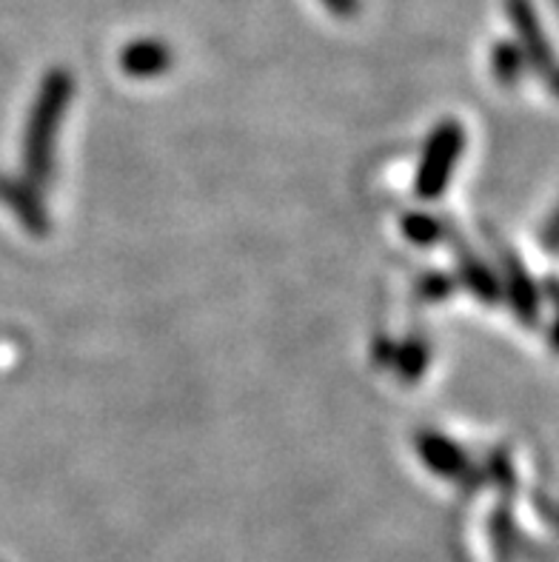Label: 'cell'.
<instances>
[{"mask_svg": "<svg viewBox=\"0 0 559 562\" xmlns=\"http://www.w3.org/2000/svg\"><path fill=\"white\" fill-rule=\"evenodd\" d=\"M71 92H75V80L69 71L52 69L43 78L35 103H32L26 135H23V171H26V183L35 189L46 186L52 178L55 140L69 109Z\"/></svg>", "mask_w": 559, "mask_h": 562, "instance_id": "obj_1", "label": "cell"}, {"mask_svg": "<svg viewBox=\"0 0 559 562\" xmlns=\"http://www.w3.org/2000/svg\"><path fill=\"white\" fill-rule=\"evenodd\" d=\"M466 149V128L457 121H443L432 132L428 143H425L423 164L417 169V180H414V192L423 200H437L446 194L451 175L460 164V155Z\"/></svg>", "mask_w": 559, "mask_h": 562, "instance_id": "obj_2", "label": "cell"}, {"mask_svg": "<svg viewBox=\"0 0 559 562\" xmlns=\"http://www.w3.org/2000/svg\"><path fill=\"white\" fill-rule=\"evenodd\" d=\"M508 14H511V23L514 29L519 32V49L523 55L532 60V66H537L543 75H546L548 83L554 86V52L548 46V37L539 26L537 14H534L532 3L528 0H508Z\"/></svg>", "mask_w": 559, "mask_h": 562, "instance_id": "obj_3", "label": "cell"}, {"mask_svg": "<svg viewBox=\"0 0 559 562\" xmlns=\"http://www.w3.org/2000/svg\"><path fill=\"white\" fill-rule=\"evenodd\" d=\"M171 60H175V52L157 37H137V41L126 43L118 55L123 75L135 80L160 78L171 69Z\"/></svg>", "mask_w": 559, "mask_h": 562, "instance_id": "obj_4", "label": "cell"}, {"mask_svg": "<svg viewBox=\"0 0 559 562\" xmlns=\"http://www.w3.org/2000/svg\"><path fill=\"white\" fill-rule=\"evenodd\" d=\"M0 200L18 214V221L23 223L29 235H49V214H46V206L41 203L35 186L26 183V180L0 178Z\"/></svg>", "mask_w": 559, "mask_h": 562, "instance_id": "obj_5", "label": "cell"}, {"mask_svg": "<svg viewBox=\"0 0 559 562\" xmlns=\"http://www.w3.org/2000/svg\"><path fill=\"white\" fill-rule=\"evenodd\" d=\"M505 294L511 300V308L517 312L519 321L525 326H534L539 314V297H537V285H534L532 274L525 271L523 260L517 255H505Z\"/></svg>", "mask_w": 559, "mask_h": 562, "instance_id": "obj_6", "label": "cell"}, {"mask_svg": "<svg viewBox=\"0 0 559 562\" xmlns=\"http://www.w3.org/2000/svg\"><path fill=\"white\" fill-rule=\"evenodd\" d=\"M417 451L423 457V463L432 471H437V474H443V477H462L468 471V460L460 446L446 440L443 435L423 431L417 437Z\"/></svg>", "mask_w": 559, "mask_h": 562, "instance_id": "obj_7", "label": "cell"}, {"mask_svg": "<svg viewBox=\"0 0 559 562\" xmlns=\"http://www.w3.org/2000/svg\"><path fill=\"white\" fill-rule=\"evenodd\" d=\"M457 263H460V274L468 283V289H471L482 303H496V300H500V292H503L500 280H496L494 274L466 249V246H457Z\"/></svg>", "mask_w": 559, "mask_h": 562, "instance_id": "obj_8", "label": "cell"}, {"mask_svg": "<svg viewBox=\"0 0 559 562\" xmlns=\"http://www.w3.org/2000/svg\"><path fill=\"white\" fill-rule=\"evenodd\" d=\"M428 357H432V351H428V342L420 340V337H411V340H405L400 349H394V360L396 363V374L403 380H409V383H414V380H420L425 374V369H428Z\"/></svg>", "mask_w": 559, "mask_h": 562, "instance_id": "obj_9", "label": "cell"}, {"mask_svg": "<svg viewBox=\"0 0 559 562\" xmlns=\"http://www.w3.org/2000/svg\"><path fill=\"white\" fill-rule=\"evenodd\" d=\"M491 60H494V75L503 80V83L511 86L523 78L525 55L517 43H508V41L500 43V46L494 49V57H491Z\"/></svg>", "mask_w": 559, "mask_h": 562, "instance_id": "obj_10", "label": "cell"}, {"mask_svg": "<svg viewBox=\"0 0 559 562\" xmlns=\"http://www.w3.org/2000/svg\"><path fill=\"white\" fill-rule=\"evenodd\" d=\"M403 232L411 243H417V246H428L439 237V226L434 217L428 214H409L403 221Z\"/></svg>", "mask_w": 559, "mask_h": 562, "instance_id": "obj_11", "label": "cell"}, {"mask_svg": "<svg viewBox=\"0 0 559 562\" xmlns=\"http://www.w3.org/2000/svg\"><path fill=\"white\" fill-rule=\"evenodd\" d=\"M320 3L337 18H351V14L360 12V0H320Z\"/></svg>", "mask_w": 559, "mask_h": 562, "instance_id": "obj_12", "label": "cell"}]
</instances>
